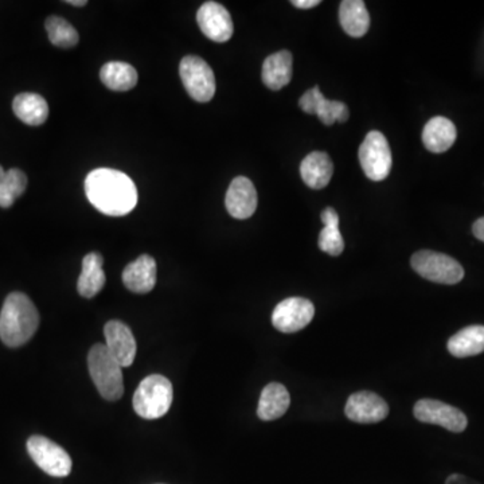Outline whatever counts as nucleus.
Masks as SVG:
<instances>
[{
    "label": "nucleus",
    "mask_w": 484,
    "mask_h": 484,
    "mask_svg": "<svg viewBox=\"0 0 484 484\" xmlns=\"http://www.w3.org/2000/svg\"><path fill=\"white\" fill-rule=\"evenodd\" d=\"M457 131L451 120L436 116L425 124L422 131V143L433 154H443L454 146Z\"/></svg>",
    "instance_id": "f3484780"
},
{
    "label": "nucleus",
    "mask_w": 484,
    "mask_h": 484,
    "mask_svg": "<svg viewBox=\"0 0 484 484\" xmlns=\"http://www.w3.org/2000/svg\"><path fill=\"white\" fill-rule=\"evenodd\" d=\"M28 188V177L20 169H10L4 171L0 166V207H12L15 199L22 196Z\"/></svg>",
    "instance_id": "a878e982"
},
{
    "label": "nucleus",
    "mask_w": 484,
    "mask_h": 484,
    "mask_svg": "<svg viewBox=\"0 0 484 484\" xmlns=\"http://www.w3.org/2000/svg\"><path fill=\"white\" fill-rule=\"evenodd\" d=\"M292 54L287 50L267 57L263 65V82L271 90H280L292 79Z\"/></svg>",
    "instance_id": "4be33fe9"
},
{
    "label": "nucleus",
    "mask_w": 484,
    "mask_h": 484,
    "mask_svg": "<svg viewBox=\"0 0 484 484\" xmlns=\"http://www.w3.org/2000/svg\"><path fill=\"white\" fill-rule=\"evenodd\" d=\"M196 22L202 33L214 42H228L233 36L234 26L230 14L222 4L206 2L196 13Z\"/></svg>",
    "instance_id": "f8f14e48"
},
{
    "label": "nucleus",
    "mask_w": 484,
    "mask_h": 484,
    "mask_svg": "<svg viewBox=\"0 0 484 484\" xmlns=\"http://www.w3.org/2000/svg\"><path fill=\"white\" fill-rule=\"evenodd\" d=\"M446 484H479L478 481L471 480L467 476L459 475V473H455V475L449 476L446 479Z\"/></svg>",
    "instance_id": "7c9ffc66"
},
{
    "label": "nucleus",
    "mask_w": 484,
    "mask_h": 484,
    "mask_svg": "<svg viewBox=\"0 0 484 484\" xmlns=\"http://www.w3.org/2000/svg\"><path fill=\"white\" fill-rule=\"evenodd\" d=\"M411 264L421 278L433 283L454 286L464 278V270L460 263L438 252H416L412 256Z\"/></svg>",
    "instance_id": "39448f33"
},
{
    "label": "nucleus",
    "mask_w": 484,
    "mask_h": 484,
    "mask_svg": "<svg viewBox=\"0 0 484 484\" xmlns=\"http://www.w3.org/2000/svg\"><path fill=\"white\" fill-rule=\"evenodd\" d=\"M174 390L169 379L153 374L143 380L134 395V409L146 420L163 417L171 408Z\"/></svg>",
    "instance_id": "20e7f679"
},
{
    "label": "nucleus",
    "mask_w": 484,
    "mask_h": 484,
    "mask_svg": "<svg viewBox=\"0 0 484 484\" xmlns=\"http://www.w3.org/2000/svg\"><path fill=\"white\" fill-rule=\"evenodd\" d=\"M45 28H46L49 41L54 46L61 47V49H71V47L76 46L79 44V33L63 18L55 17V15L47 18Z\"/></svg>",
    "instance_id": "bb28decb"
},
{
    "label": "nucleus",
    "mask_w": 484,
    "mask_h": 484,
    "mask_svg": "<svg viewBox=\"0 0 484 484\" xmlns=\"http://www.w3.org/2000/svg\"><path fill=\"white\" fill-rule=\"evenodd\" d=\"M472 233L476 238L480 239L481 242H484V217L479 218L475 221V223L472 225Z\"/></svg>",
    "instance_id": "2f4dec72"
},
{
    "label": "nucleus",
    "mask_w": 484,
    "mask_h": 484,
    "mask_svg": "<svg viewBox=\"0 0 484 484\" xmlns=\"http://www.w3.org/2000/svg\"><path fill=\"white\" fill-rule=\"evenodd\" d=\"M299 106L305 113L316 114L324 126H332L335 121L346 123L350 117V112L345 103L327 100L319 87L307 90L300 97Z\"/></svg>",
    "instance_id": "4468645a"
},
{
    "label": "nucleus",
    "mask_w": 484,
    "mask_h": 484,
    "mask_svg": "<svg viewBox=\"0 0 484 484\" xmlns=\"http://www.w3.org/2000/svg\"><path fill=\"white\" fill-rule=\"evenodd\" d=\"M319 248L330 256H339L345 251V241L339 226H324L319 234Z\"/></svg>",
    "instance_id": "cd10ccee"
},
{
    "label": "nucleus",
    "mask_w": 484,
    "mask_h": 484,
    "mask_svg": "<svg viewBox=\"0 0 484 484\" xmlns=\"http://www.w3.org/2000/svg\"><path fill=\"white\" fill-rule=\"evenodd\" d=\"M66 4H71V6L82 7L87 6L88 2L87 0H68Z\"/></svg>",
    "instance_id": "473e14b6"
},
{
    "label": "nucleus",
    "mask_w": 484,
    "mask_h": 484,
    "mask_svg": "<svg viewBox=\"0 0 484 484\" xmlns=\"http://www.w3.org/2000/svg\"><path fill=\"white\" fill-rule=\"evenodd\" d=\"M15 116L28 126H42L49 117V105L41 95L21 93L13 101Z\"/></svg>",
    "instance_id": "5701e85b"
},
{
    "label": "nucleus",
    "mask_w": 484,
    "mask_h": 484,
    "mask_svg": "<svg viewBox=\"0 0 484 484\" xmlns=\"http://www.w3.org/2000/svg\"><path fill=\"white\" fill-rule=\"evenodd\" d=\"M291 397L284 385L272 382L263 390L257 408V416L264 421L280 419L288 411Z\"/></svg>",
    "instance_id": "412c9836"
},
{
    "label": "nucleus",
    "mask_w": 484,
    "mask_h": 484,
    "mask_svg": "<svg viewBox=\"0 0 484 484\" xmlns=\"http://www.w3.org/2000/svg\"><path fill=\"white\" fill-rule=\"evenodd\" d=\"M104 259L100 254L87 255L82 260V271L77 281V291L82 297H95L105 286V272L103 270Z\"/></svg>",
    "instance_id": "6ab92c4d"
},
{
    "label": "nucleus",
    "mask_w": 484,
    "mask_h": 484,
    "mask_svg": "<svg viewBox=\"0 0 484 484\" xmlns=\"http://www.w3.org/2000/svg\"><path fill=\"white\" fill-rule=\"evenodd\" d=\"M123 283L134 294H148L156 284V262L154 257L143 255L127 265Z\"/></svg>",
    "instance_id": "dca6fc26"
},
{
    "label": "nucleus",
    "mask_w": 484,
    "mask_h": 484,
    "mask_svg": "<svg viewBox=\"0 0 484 484\" xmlns=\"http://www.w3.org/2000/svg\"><path fill=\"white\" fill-rule=\"evenodd\" d=\"M313 315L315 307L313 302L305 297H288L276 305L272 313V324L279 331L291 334L307 327Z\"/></svg>",
    "instance_id": "9d476101"
},
{
    "label": "nucleus",
    "mask_w": 484,
    "mask_h": 484,
    "mask_svg": "<svg viewBox=\"0 0 484 484\" xmlns=\"http://www.w3.org/2000/svg\"><path fill=\"white\" fill-rule=\"evenodd\" d=\"M324 226H339V215L332 207H326L321 214Z\"/></svg>",
    "instance_id": "c85d7f7f"
},
{
    "label": "nucleus",
    "mask_w": 484,
    "mask_h": 484,
    "mask_svg": "<svg viewBox=\"0 0 484 484\" xmlns=\"http://www.w3.org/2000/svg\"><path fill=\"white\" fill-rule=\"evenodd\" d=\"M31 459L47 475L65 478L71 472V459L63 446L45 436H31L28 440Z\"/></svg>",
    "instance_id": "6e6552de"
},
{
    "label": "nucleus",
    "mask_w": 484,
    "mask_h": 484,
    "mask_svg": "<svg viewBox=\"0 0 484 484\" xmlns=\"http://www.w3.org/2000/svg\"><path fill=\"white\" fill-rule=\"evenodd\" d=\"M259 204L256 188L246 177L234 178L226 193L225 204L229 214L237 220H246L255 214Z\"/></svg>",
    "instance_id": "2eb2a0df"
},
{
    "label": "nucleus",
    "mask_w": 484,
    "mask_h": 484,
    "mask_svg": "<svg viewBox=\"0 0 484 484\" xmlns=\"http://www.w3.org/2000/svg\"><path fill=\"white\" fill-rule=\"evenodd\" d=\"M362 170L369 179L384 180L389 177L392 170V151L385 135L379 131H371L366 135L358 151Z\"/></svg>",
    "instance_id": "423d86ee"
},
{
    "label": "nucleus",
    "mask_w": 484,
    "mask_h": 484,
    "mask_svg": "<svg viewBox=\"0 0 484 484\" xmlns=\"http://www.w3.org/2000/svg\"><path fill=\"white\" fill-rule=\"evenodd\" d=\"M446 347L456 358H467L483 353L484 326H470L460 330L448 340Z\"/></svg>",
    "instance_id": "b1692460"
},
{
    "label": "nucleus",
    "mask_w": 484,
    "mask_h": 484,
    "mask_svg": "<svg viewBox=\"0 0 484 484\" xmlns=\"http://www.w3.org/2000/svg\"><path fill=\"white\" fill-rule=\"evenodd\" d=\"M291 4L297 9L308 10L319 6L321 0H292Z\"/></svg>",
    "instance_id": "c756f323"
},
{
    "label": "nucleus",
    "mask_w": 484,
    "mask_h": 484,
    "mask_svg": "<svg viewBox=\"0 0 484 484\" xmlns=\"http://www.w3.org/2000/svg\"><path fill=\"white\" fill-rule=\"evenodd\" d=\"M413 413L419 421L438 425L455 433L463 432L468 424L467 417L460 409L430 398L417 401Z\"/></svg>",
    "instance_id": "1a4fd4ad"
},
{
    "label": "nucleus",
    "mask_w": 484,
    "mask_h": 484,
    "mask_svg": "<svg viewBox=\"0 0 484 484\" xmlns=\"http://www.w3.org/2000/svg\"><path fill=\"white\" fill-rule=\"evenodd\" d=\"M106 348L116 359L121 368H129L134 363L138 346L131 329L123 321H111L104 327Z\"/></svg>",
    "instance_id": "ddd939ff"
},
{
    "label": "nucleus",
    "mask_w": 484,
    "mask_h": 484,
    "mask_svg": "<svg viewBox=\"0 0 484 484\" xmlns=\"http://www.w3.org/2000/svg\"><path fill=\"white\" fill-rule=\"evenodd\" d=\"M346 416L359 424H376L387 419L389 406L384 398L373 392L354 393L346 404Z\"/></svg>",
    "instance_id": "9b49d317"
},
{
    "label": "nucleus",
    "mask_w": 484,
    "mask_h": 484,
    "mask_svg": "<svg viewBox=\"0 0 484 484\" xmlns=\"http://www.w3.org/2000/svg\"><path fill=\"white\" fill-rule=\"evenodd\" d=\"M179 76L193 100L209 103L215 95V77L206 61L188 55L180 61Z\"/></svg>",
    "instance_id": "0eeeda50"
},
{
    "label": "nucleus",
    "mask_w": 484,
    "mask_h": 484,
    "mask_svg": "<svg viewBox=\"0 0 484 484\" xmlns=\"http://www.w3.org/2000/svg\"><path fill=\"white\" fill-rule=\"evenodd\" d=\"M100 79L108 89L114 92H127L138 84V71L134 66L127 63H106L101 68Z\"/></svg>",
    "instance_id": "393cba45"
},
{
    "label": "nucleus",
    "mask_w": 484,
    "mask_h": 484,
    "mask_svg": "<svg viewBox=\"0 0 484 484\" xmlns=\"http://www.w3.org/2000/svg\"><path fill=\"white\" fill-rule=\"evenodd\" d=\"M88 368L96 388L105 400L117 401L123 397V368L111 355L105 345H96L90 348Z\"/></svg>",
    "instance_id": "7ed1b4c3"
},
{
    "label": "nucleus",
    "mask_w": 484,
    "mask_h": 484,
    "mask_svg": "<svg viewBox=\"0 0 484 484\" xmlns=\"http://www.w3.org/2000/svg\"><path fill=\"white\" fill-rule=\"evenodd\" d=\"M85 193L90 204L111 217L129 214L138 204V190L131 178L112 169H98L85 179Z\"/></svg>",
    "instance_id": "f257e3e1"
},
{
    "label": "nucleus",
    "mask_w": 484,
    "mask_h": 484,
    "mask_svg": "<svg viewBox=\"0 0 484 484\" xmlns=\"http://www.w3.org/2000/svg\"><path fill=\"white\" fill-rule=\"evenodd\" d=\"M39 313L28 295L13 292L4 300L0 313V339L9 347L25 345L36 334Z\"/></svg>",
    "instance_id": "f03ea898"
},
{
    "label": "nucleus",
    "mask_w": 484,
    "mask_h": 484,
    "mask_svg": "<svg viewBox=\"0 0 484 484\" xmlns=\"http://www.w3.org/2000/svg\"><path fill=\"white\" fill-rule=\"evenodd\" d=\"M334 174V163L329 154L313 151L300 164V175L308 188L321 190L326 188Z\"/></svg>",
    "instance_id": "a211bd4d"
},
{
    "label": "nucleus",
    "mask_w": 484,
    "mask_h": 484,
    "mask_svg": "<svg viewBox=\"0 0 484 484\" xmlns=\"http://www.w3.org/2000/svg\"><path fill=\"white\" fill-rule=\"evenodd\" d=\"M339 21L345 33L353 38H361L371 28V17L365 2L362 0L342 2L339 7Z\"/></svg>",
    "instance_id": "aec40b11"
}]
</instances>
